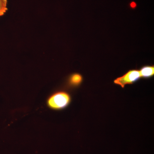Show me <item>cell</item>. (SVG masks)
<instances>
[{"label": "cell", "mask_w": 154, "mask_h": 154, "mask_svg": "<svg viewBox=\"0 0 154 154\" xmlns=\"http://www.w3.org/2000/svg\"><path fill=\"white\" fill-rule=\"evenodd\" d=\"M71 101V97L67 92L60 91L50 96L47 100V105L50 109L61 110L67 107Z\"/></svg>", "instance_id": "6da1fadb"}, {"label": "cell", "mask_w": 154, "mask_h": 154, "mask_svg": "<svg viewBox=\"0 0 154 154\" xmlns=\"http://www.w3.org/2000/svg\"><path fill=\"white\" fill-rule=\"evenodd\" d=\"M140 78L139 71L135 69L131 70L122 76L114 80V83L123 88L126 85L133 84L138 81Z\"/></svg>", "instance_id": "7a4b0ae2"}, {"label": "cell", "mask_w": 154, "mask_h": 154, "mask_svg": "<svg viewBox=\"0 0 154 154\" xmlns=\"http://www.w3.org/2000/svg\"><path fill=\"white\" fill-rule=\"evenodd\" d=\"M141 78L143 79H149L154 75V66H146L143 67L139 71Z\"/></svg>", "instance_id": "3957f363"}, {"label": "cell", "mask_w": 154, "mask_h": 154, "mask_svg": "<svg viewBox=\"0 0 154 154\" xmlns=\"http://www.w3.org/2000/svg\"><path fill=\"white\" fill-rule=\"evenodd\" d=\"M83 78L82 76L79 74H74L72 75L70 78L69 82L73 86L79 85L82 82Z\"/></svg>", "instance_id": "277c9868"}, {"label": "cell", "mask_w": 154, "mask_h": 154, "mask_svg": "<svg viewBox=\"0 0 154 154\" xmlns=\"http://www.w3.org/2000/svg\"><path fill=\"white\" fill-rule=\"evenodd\" d=\"M7 0H0V17L3 16L8 11Z\"/></svg>", "instance_id": "5b68a950"}]
</instances>
